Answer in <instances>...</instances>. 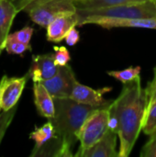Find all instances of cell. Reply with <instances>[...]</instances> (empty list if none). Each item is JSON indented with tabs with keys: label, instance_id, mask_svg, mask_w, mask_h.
<instances>
[{
	"label": "cell",
	"instance_id": "cell-1",
	"mask_svg": "<svg viewBox=\"0 0 156 157\" xmlns=\"http://www.w3.org/2000/svg\"><path fill=\"white\" fill-rule=\"evenodd\" d=\"M119 121L120 157H128L143 131L147 109V97L143 89L141 77L124 84L119 98L108 107Z\"/></svg>",
	"mask_w": 156,
	"mask_h": 157
},
{
	"label": "cell",
	"instance_id": "cell-2",
	"mask_svg": "<svg viewBox=\"0 0 156 157\" xmlns=\"http://www.w3.org/2000/svg\"><path fill=\"white\" fill-rule=\"evenodd\" d=\"M53 99L55 115L50 121L55 128L60 145L57 156H73L72 147L78 141V134L83 124L93 112L100 108L79 103L71 98Z\"/></svg>",
	"mask_w": 156,
	"mask_h": 157
},
{
	"label": "cell",
	"instance_id": "cell-3",
	"mask_svg": "<svg viewBox=\"0 0 156 157\" xmlns=\"http://www.w3.org/2000/svg\"><path fill=\"white\" fill-rule=\"evenodd\" d=\"M78 25L83 26L97 18H156V1L116 6L95 10H76Z\"/></svg>",
	"mask_w": 156,
	"mask_h": 157
},
{
	"label": "cell",
	"instance_id": "cell-4",
	"mask_svg": "<svg viewBox=\"0 0 156 157\" xmlns=\"http://www.w3.org/2000/svg\"><path fill=\"white\" fill-rule=\"evenodd\" d=\"M30 19L41 28L47 29L57 17L76 13L74 0H31L24 8Z\"/></svg>",
	"mask_w": 156,
	"mask_h": 157
},
{
	"label": "cell",
	"instance_id": "cell-5",
	"mask_svg": "<svg viewBox=\"0 0 156 157\" xmlns=\"http://www.w3.org/2000/svg\"><path fill=\"white\" fill-rule=\"evenodd\" d=\"M108 107L97 109L86 119L78 134L80 146L74 156L81 157L85 151L93 146L108 131Z\"/></svg>",
	"mask_w": 156,
	"mask_h": 157
},
{
	"label": "cell",
	"instance_id": "cell-6",
	"mask_svg": "<svg viewBox=\"0 0 156 157\" xmlns=\"http://www.w3.org/2000/svg\"><path fill=\"white\" fill-rule=\"evenodd\" d=\"M76 81L72 67L67 64L59 66L54 76L41 83L53 98H63L71 97Z\"/></svg>",
	"mask_w": 156,
	"mask_h": 157
},
{
	"label": "cell",
	"instance_id": "cell-7",
	"mask_svg": "<svg viewBox=\"0 0 156 157\" xmlns=\"http://www.w3.org/2000/svg\"><path fill=\"white\" fill-rule=\"evenodd\" d=\"M29 76L22 77H7L4 75L0 81L1 86V103L2 109L7 111L17 106Z\"/></svg>",
	"mask_w": 156,
	"mask_h": 157
},
{
	"label": "cell",
	"instance_id": "cell-8",
	"mask_svg": "<svg viewBox=\"0 0 156 157\" xmlns=\"http://www.w3.org/2000/svg\"><path fill=\"white\" fill-rule=\"evenodd\" d=\"M109 91H111V87L94 89L76 81L70 98L85 105L92 106L95 108H106L111 104L110 101H108L104 98V95Z\"/></svg>",
	"mask_w": 156,
	"mask_h": 157
},
{
	"label": "cell",
	"instance_id": "cell-9",
	"mask_svg": "<svg viewBox=\"0 0 156 157\" xmlns=\"http://www.w3.org/2000/svg\"><path fill=\"white\" fill-rule=\"evenodd\" d=\"M59 66L55 63L53 54L33 55L31 65L27 74L33 82H43L55 75Z\"/></svg>",
	"mask_w": 156,
	"mask_h": 157
},
{
	"label": "cell",
	"instance_id": "cell-10",
	"mask_svg": "<svg viewBox=\"0 0 156 157\" xmlns=\"http://www.w3.org/2000/svg\"><path fill=\"white\" fill-rule=\"evenodd\" d=\"M78 25L76 13L64 14L54 18L47 27V40L51 42H61L64 40L69 30Z\"/></svg>",
	"mask_w": 156,
	"mask_h": 157
},
{
	"label": "cell",
	"instance_id": "cell-11",
	"mask_svg": "<svg viewBox=\"0 0 156 157\" xmlns=\"http://www.w3.org/2000/svg\"><path fill=\"white\" fill-rule=\"evenodd\" d=\"M118 133L109 130L93 146L85 151L81 157H118L117 140Z\"/></svg>",
	"mask_w": 156,
	"mask_h": 157
},
{
	"label": "cell",
	"instance_id": "cell-12",
	"mask_svg": "<svg viewBox=\"0 0 156 157\" xmlns=\"http://www.w3.org/2000/svg\"><path fill=\"white\" fill-rule=\"evenodd\" d=\"M105 29L113 28H141L156 29V18H97L89 21Z\"/></svg>",
	"mask_w": 156,
	"mask_h": 157
},
{
	"label": "cell",
	"instance_id": "cell-13",
	"mask_svg": "<svg viewBox=\"0 0 156 157\" xmlns=\"http://www.w3.org/2000/svg\"><path fill=\"white\" fill-rule=\"evenodd\" d=\"M34 102L39 114L49 120L55 115L54 99L41 82H34L33 85Z\"/></svg>",
	"mask_w": 156,
	"mask_h": 157
},
{
	"label": "cell",
	"instance_id": "cell-14",
	"mask_svg": "<svg viewBox=\"0 0 156 157\" xmlns=\"http://www.w3.org/2000/svg\"><path fill=\"white\" fill-rule=\"evenodd\" d=\"M17 13V9L9 1L0 0V47L2 50L5 49L10 28Z\"/></svg>",
	"mask_w": 156,
	"mask_h": 157
},
{
	"label": "cell",
	"instance_id": "cell-15",
	"mask_svg": "<svg viewBox=\"0 0 156 157\" xmlns=\"http://www.w3.org/2000/svg\"><path fill=\"white\" fill-rule=\"evenodd\" d=\"M55 137H56L55 128L50 120L41 127H37L29 134V139L33 140L35 143V146L33 148L30 156H36L37 154Z\"/></svg>",
	"mask_w": 156,
	"mask_h": 157
},
{
	"label": "cell",
	"instance_id": "cell-16",
	"mask_svg": "<svg viewBox=\"0 0 156 157\" xmlns=\"http://www.w3.org/2000/svg\"><path fill=\"white\" fill-rule=\"evenodd\" d=\"M148 0H74L76 10H95Z\"/></svg>",
	"mask_w": 156,
	"mask_h": 157
},
{
	"label": "cell",
	"instance_id": "cell-17",
	"mask_svg": "<svg viewBox=\"0 0 156 157\" xmlns=\"http://www.w3.org/2000/svg\"><path fill=\"white\" fill-rule=\"evenodd\" d=\"M141 71V66H131L121 71H108L107 74L124 85L140 77Z\"/></svg>",
	"mask_w": 156,
	"mask_h": 157
},
{
	"label": "cell",
	"instance_id": "cell-18",
	"mask_svg": "<svg viewBox=\"0 0 156 157\" xmlns=\"http://www.w3.org/2000/svg\"><path fill=\"white\" fill-rule=\"evenodd\" d=\"M5 49L6 52L9 54L22 55L27 51H31V46L30 44H26L18 40H16L15 39L11 38L8 35L6 44H5Z\"/></svg>",
	"mask_w": 156,
	"mask_h": 157
},
{
	"label": "cell",
	"instance_id": "cell-19",
	"mask_svg": "<svg viewBox=\"0 0 156 157\" xmlns=\"http://www.w3.org/2000/svg\"><path fill=\"white\" fill-rule=\"evenodd\" d=\"M143 131L147 135H154L156 132V105L146 110Z\"/></svg>",
	"mask_w": 156,
	"mask_h": 157
},
{
	"label": "cell",
	"instance_id": "cell-20",
	"mask_svg": "<svg viewBox=\"0 0 156 157\" xmlns=\"http://www.w3.org/2000/svg\"><path fill=\"white\" fill-rule=\"evenodd\" d=\"M16 111H17V106L7 111L3 110V113H0V144L5 136L7 128L12 122Z\"/></svg>",
	"mask_w": 156,
	"mask_h": 157
},
{
	"label": "cell",
	"instance_id": "cell-21",
	"mask_svg": "<svg viewBox=\"0 0 156 157\" xmlns=\"http://www.w3.org/2000/svg\"><path fill=\"white\" fill-rule=\"evenodd\" d=\"M54 53H53V58L54 62L58 66H64L67 65L68 63L71 61V54L70 52L67 50L66 47L64 46H55L53 47Z\"/></svg>",
	"mask_w": 156,
	"mask_h": 157
},
{
	"label": "cell",
	"instance_id": "cell-22",
	"mask_svg": "<svg viewBox=\"0 0 156 157\" xmlns=\"http://www.w3.org/2000/svg\"><path fill=\"white\" fill-rule=\"evenodd\" d=\"M34 29L31 27H24L23 29L9 34V36L13 39H15L16 40H18L20 42L26 43V44H29L31 37L33 35Z\"/></svg>",
	"mask_w": 156,
	"mask_h": 157
},
{
	"label": "cell",
	"instance_id": "cell-23",
	"mask_svg": "<svg viewBox=\"0 0 156 157\" xmlns=\"http://www.w3.org/2000/svg\"><path fill=\"white\" fill-rule=\"evenodd\" d=\"M140 155L142 157H156V132L143 146Z\"/></svg>",
	"mask_w": 156,
	"mask_h": 157
},
{
	"label": "cell",
	"instance_id": "cell-24",
	"mask_svg": "<svg viewBox=\"0 0 156 157\" xmlns=\"http://www.w3.org/2000/svg\"><path fill=\"white\" fill-rule=\"evenodd\" d=\"M147 97V109L156 105V81H152L145 89ZM146 109V110H147Z\"/></svg>",
	"mask_w": 156,
	"mask_h": 157
},
{
	"label": "cell",
	"instance_id": "cell-25",
	"mask_svg": "<svg viewBox=\"0 0 156 157\" xmlns=\"http://www.w3.org/2000/svg\"><path fill=\"white\" fill-rule=\"evenodd\" d=\"M64 40H65L66 44L69 45V46H74L79 42V40H80V33L75 29V27L72 28L69 30V32L67 33V35L64 38Z\"/></svg>",
	"mask_w": 156,
	"mask_h": 157
},
{
	"label": "cell",
	"instance_id": "cell-26",
	"mask_svg": "<svg viewBox=\"0 0 156 157\" xmlns=\"http://www.w3.org/2000/svg\"><path fill=\"white\" fill-rule=\"evenodd\" d=\"M108 111H109V109H108ZM108 129L118 133L119 121H118V119H117L116 115L113 114L110 111H109V117H108Z\"/></svg>",
	"mask_w": 156,
	"mask_h": 157
},
{
	"label": "cell",
	"instance_id": "cell-27",
	"mask_svg": "<svg viewBox=\"0 0 156 157\" xmlns=\"http://www.w3.org/2000/svg\"><path fill=\"white\" fill-rule=\"evenodd\" d=\"M9 1L17 9L18 12L23 11L24 8L31 2V0H7Z\"/></svg>",
	"mask_w": 156,
	"mask_h": 157
},
{
	"label": "cell",
	"instance_id": "cell-28",
	"mask_svg": "<svg viewBox=\"0 0 156 157\" xmlns=\"http://www.w3.org/2000/svg\"><path fill=\"white\" fill-rule=\"evenodd\" d=\"M3 110L2 109V103H1V86H0V111Z\"/></svg>",
	"mask_w": 156,
	"mask_h": 157
},
{
	"label": "cell",
	"instance_id": "cell-29",
	"mask_svg": "<svg viewBox=\"0 0 156 157\" xmlns=\"http://www.w3.org/2000/svg\"><path fill=\"white\" fill-rule=\"evenodd\" d=\"M154 79H153V80H154V81H156V67L154 68Z\"/></svg>",
	"mask_w": 156,
	"mask_h": 157
},
{
	"label": "cell",
	"instance_id": "cell-30",
	"mask_svg": "<svg viewBox=\"0 0 156 157\" xmlns=\"http://www.w3.org/2000/svg\"><path fill=\"white\" fill-rule=\"evenodd\" d=\"M1 52H2V49H1V47H0V54H1Z\"/></svg>",
	"mask_w": 156,
	"mask_h": 157
},
{
	"label": "cell",
	"instance_id": "cell-31",
	"mask_svg": "<svg viewBox=\"0 0 156 157\" xmlns=\"http://www.w3.org/2000/svg\"><path fill=\"white\" fill-rule=\"evenodd\" d=\"M154 1H156V0H154Z\"/></svg>",
	"mask_w": 156,
	"mask_h": 157
}]
</instances>
